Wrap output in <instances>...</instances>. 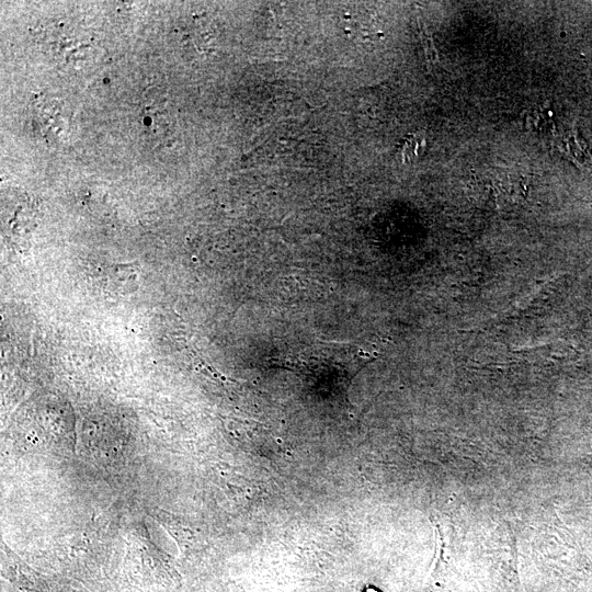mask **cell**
Listing matches in <instances>:
<instances>
[{"label":"cell","instance_id":"obj_2","mask_svg":"<svg viewBox=\"0 0 592 592\" xmlns=\"http://www.w3.org/2000/svg\"><path fill=\"white\" fill-rule=\"evenodd\" d=\"M139 130L151 143H163L172 135V107L164 94L151 88L144 94L138 109Z\"/></svg>","mask_w":592,"mask_h":592},{"label":"cell","instance_id":"obj_1","mask_svg":"<svg viewBox=\"0 0 592 592\" xmlns=\"http://www.w3.org/2000/svg\"><path fill=\"white\" fill-rule=\"evenodd\" d=\"M30 117L33 133L47 144H58L69 130V110L57 99L37 96L32 102Z\"/></svg>","mask_w":592,"mask_h":592}]
</instances>
